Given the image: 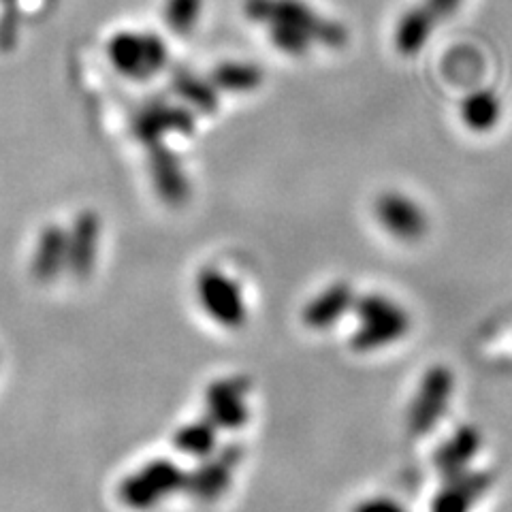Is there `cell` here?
Returning <instances> with one entry per match:
<instances>
[{"label":"cell","instance_id":"cell-1","mask_svg":"<svg viewBox=\"0 0 512 512\" xmlns=\"http://www.w3.org/2000/svg\"><path fill=\"white\" fill-rule=\"evenodd\" d=\"M244 15L263 26L267 41L288 58L308 56L316 45L340 50L348 43L346 26L306 0H244Z\"/></svg>","mask_w":512,"mask_h":512},{"label":"cell","instance_id":"cell-2","mask_svg":"<svg viewBox=\"0 0 512 512\" xmlns=\"http://www.w3.org/2000/svg\"><path fill=\"white\" fill-rule=\"evenodd\" d=\"M107 58L120 75L135 82H148L169 64L165 39L146 30L116 32L107 43Z\"/></svg>","mask_w":512,"mask_h":512},{"label":"cell","instance_id":"cell-3","mask_svg":"<svg viewBox=\"0 0 512 512\" xmlns=\"http://www.w3.org/2000/svg\"><path fill=\"white\" fill-rule=\"evenodd\" d=\"M359 327L352 342L359 350H376L397 342L408 331V314L395 301L372 295L357 303Z\"/></svg>","mask_w":512,"mask_h":512},{"label":"cell","instance_id":"cell-4","mask_svg":"<svg viewBox=\"0 0 512 512\" xmlns=\"http://www.w3.org/2000/svg\"><path fill=\"white\" fill-rule=\"evenodd\" d=\"M186 485L182 470L165 459H156L128 476L120 487V498L131 508H150L163 502L173 491Z\"/></svg>","mask_w":512,"mask_h":512},{"label":"cell","instance_id":"cell-5","mask_svg":"<svg viewBox=\"0 0 512 512\" xmlns=\"http://www.w3.org/2000/svg\"><path fill=\"white\" fill-rule=\"evenodd\" d=\"M201 308L222 327H239L246 318V301L239 284L218 269H205L197 280Z\"/></svg>","mask_w":512,"mask_h":512},{"label":"cell","instance_id":"cell-6","mask_svg":"<svg viewBox=\"0 0 512 512\" xmlns=\"http://www.w3.org/2000/svg\"><path fill=\"white\" fill-rule=\"evenodd\" d=\"M133 128L137 139L150 148L165 143L167 135H190L195 131V116L182 101L167 103L156 99L137 111Z\"/></svg>","mask_w":512,"mask_h":512},{"label":"cell","instance_id":"cell-7","mask_svg":"<svg viewBox=\"0 0 512 512\" xmlns=\"http://www.w3.org/2000/svg\"><path fill=\"white\" fill-rule=\"evenodd\" d=\"M453 391H455V378L448 367L438 365L425 374L408 414V425L412 429V434L421 436L434 429V425L446 412L448 404H451Z\"/></svg>","mask_w":512,"mask_h":512},{"label":"cell","instance_id":"cell-8","mask_svg":"<svg viewBox=\"0 0 512 512\" xmlns=\"http://www.w3.org/2000/svg\"><path fill=\"white\" fill-rule=\"evenodd\" d=\"M376 216L384 229L404 242L419 239L427 231V218L419 203L399 192H387L378 199Z\"/></svg>","mask_w":512,"mask_h":512},{"label":"cell","instance_id":"cell-9","mask_svg":"<svg viewBox=\"0 0 512 512\" xmlns=\"http://www.w3.org/2000/svg\"><path fill=\"white\" fill-rule=\"evenodd\" d=\"M248 387L242 378H224L207 391L210 421L224 429H237L248 419Z\"/></svg>","mask_w":512,"mask_h":512},{"label":"cell","instance_id":"cell-10","mask_svg":"<svg viewBox=\"0 0 512 512\" xmlns=\"http://www.w3.org/2000/svg\"><path fill=\"white\" fill-rule=\"evenodd\" d=\"M493 485L489 472H463L446 478V487L438 493L431 512H470L472 506L483 498Z\"/></svg>","mask_w":512,"mask_h":512},{"label":"cell","instance_id":"cell-11","mask_svg":"<svg viewBox=\"0 0 512 512\" xmlns=\"http://www.w3.org/2000/svg\"><path fill=\"white\" fill-rule=\"evenodd\" d=\"M99 235H101V224L99 218L90 212L79 214L69 237V259L67 267L71 274L77 278H86L94 263H96V252H99Z\"/></svg>","mask_w":512,"mask_h":512},{"label":"cell","instance_id":"cell-12","mask_svg":"<svg viewBox=\"0 0 512 512\" xmlns=\"http://www.w3.org/2000/svg\"><path fill=\"white\" fill-rule=\"evenodd\" d=\"M480 442H483L480 440V431L472 425H463L438 448L434 463L444 480L470 470L472 459L480 451Z\"/></svg>","mask_w":512,"mask_h":512},{"label":"cell","instance_id":"cell-13","mask_svg":"<svg viewBox=\"0 0 512 512\" xmlns=\"http://www.w3.org/2000/svg\"><path fill=\"white\" fill-rule=\"evenodd\" d=\"M436 28L438 22L431 18L421 3L406 9L393 30L395 50L404 58H414L416 54H421Z\"/></svg>","mask_w":512,"mask_h":512},{"label":"cell","instance_id":"cell-14","mask_svg":"<svg viewBox=\"0 0 512 512\" xmlns=\"http://www.w3.org/2000/svg\"><path fill=\"white\" fill-rule=\"evenodd\" d=\"M237 466V457L224 459V457H207L201 466L186 476V487L195 498L203 502H212L229 489L233 480V470Z\"/></svg>","mask_w":512,"mask_h":512},{"label":"cell","instance_id":"cell-15","mask_svg":"<svg viewBox=\"0 0 512 512\" xmlns=\"http://www.w3.org/2000/svg\"><path fill=\"white\" fill-rule=\"evenodd\" d=\"M69 259V237L60 227H47L41 237L35 250V256H32V276H35L39 282H50L58 278L60 271L67 267Z\"/></svg>","mask_w":512,"mask_h":512},{"label":"cell","instance_id":"cell-16","mask_svg":"<svg viewBox=\"0 0 512 512\" xmlns=\"http://www.w3.org/2000/svg\"><path fill=\"white\" fill-rule=\"evenodd\" d=\"M502 99L489 88H478L463 96L459 103V118L472 133H489L500 124Z\"/></svg>","mask_w":512,"mask_h":512},{"label":"cell","instance_id":"cell-17","mask_svg":"<svg viewBox=\"0 0 512 512\" xmlns=\"http://www.w3.org/2000/svg\"><path fill=\"white\" fill-rule=\"evenodd\" d=\"M171 88L186 107L199 111V114L210 116L220 107V92L210 82V77H201L188 69H175L171 75Z\"/></svg>","mask_w":512,"mask_h":512},{"label":"cell","instance_id":"cell-18","mask_svg":"<svg viewBox=\"0 0 512 512\" xmlns=\"http://www.w3.org/2000/svg\"><path fill=\"white\" fill-rule=\"evenodd\" d=\"M150 169L160 195L169 201H180L188 192V180L184 167L165 143L150 146Z\"/></svg>","mask_w":512,"mask_h":512},{"label":"cell","instance_id":"cell-19","mask_svg":"<svg viewBox=\"0 0 512 512\" xmlns=\"http://www.w3.org/2000/svg\"><path fill=\"white\" fill-rule=\"evenodd\" d=\"M207 77H210V82L218 88V92L250 94L263 86L265 73L259 64L254 62L227 60L216 64Z\"/></svg>","mask_w":512,"mask_h":512},{"label":"cell","instance_id":"cell-20","mask_svg":"<svg viewBox=\"0 0 512 512\" xmlns=\"http://www.w3.org/2000/svg\"><path fill=\"white\" fill-rule=\"evenodd\" d=\"M352 306V293L344 284L329 286L306 308V323L314 329H327L348 312Z\"/></svg>","mask_w":512,"mask_h":512},{"label":"cell","instance_id":"cell-21","mask_svg":"<svg viewBox=\"0 0 512 512\" xmlns=\"http://www.w3.org/2000/svg\"><path fill=\"white\" fill-rule=\"evenodd\" d=\"M203 0H165L163 22L175 37H190L201 22Z\"/></svg>","mask_w":512,"mask_h":512},{"label":"cell","instance_id":"cell-22","mask_svg":"<svg viewBox=\"0 0 512 512\" xmlns=\"http://www.w3.org/2000/svg\"><path fill=\"white\" fill-rule=\"evenodd\" d=\"M175 446L190 457H210L216 446V425L210 419L184 425L175 434Z\"/></svg>","mask_w":512,"mask_h":512},{"label":"cell","instance_id":"cell-23","mask_svg":"<svg viewBox=\"0 0 512 512\" xmlns=\"http://www.w3.org/2000/svg\"><path fill=\"white\" fill-rule=\"evenodd\" d=\"M463 3H466V0H421V5L431 18L438 22V26L446 20H451Z\"/></svg>","mask_w":512,"mask_h":512},{"label":"cell","instance_id":"cell-24","mask_svg":"<svg viewBox=\"0 0 512 512\" xmlns=\"http://www.w3.org/2000/svg\"><path fill=\"white\" fill-rule=\"evenodd\" d=\"M355 512H406V510L393 500L374 498V500H367L361 506H357Z\"/></svg>","mask_w":512,"mask_h":512}]
</instances>
